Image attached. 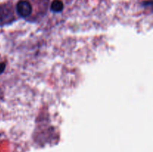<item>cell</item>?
I'll return each instance as SVG.
<instances>
[{"label":"cell","instance_id":"cell-2","mask_svg":"<svg viewBox=\"0 0 153 152\" xmlns=\"http://www.w3.org/2000/svg\"><path fill=\"white\" fill-rule=\"evenodd\" d=\"M64 9V4L61 0H54L51 4V10L53 12L58 13V12L62 11Z\"/></svg>","mask_w":153,"mask_h":152},{"label":"cell","instance_id":"cell-3","mask_svg":"<svg viewBox=\"0 0 153 152\" xmlns=\"http://www.w3.org/2000/svg\"><path fill=\"white\" fill-rule=\"evenodd\" d=\"M5 69V63H0V75L4 72Z\"/></svg>","mask_w":153,"mask_h":152},{"label":"cell","instance_id":"cell-1","mask_svg":"<svg viewBox=\"0 0 153 152\" xmlns=\"http://www.w3.org/2000/svg\"><path fill=\"white\" fill-rule=\"evenodd\" d=\"M16 10L19 15L22 17H28L32 12V7L28 1L22 0L19 1L16 5Z\"/></svg>","mask_w":153,"mask_h":152}]
</instances>
